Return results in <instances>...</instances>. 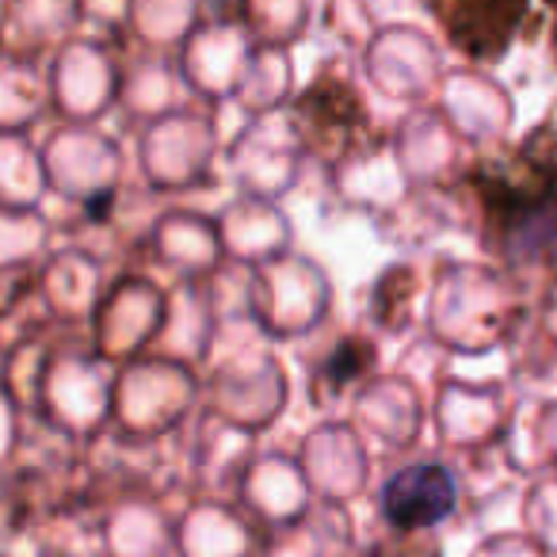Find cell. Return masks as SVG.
Here are the masks:
<instances>
[{
	"label": "cell",
	"mask_w": 557,
	"mask_h": 557,
	"mask_svg": "<svg viewBox=\"0 0 557 557\" xmlns=\"http://www.w3.org/2000/svg\"><path fill=\"white\" fill-rule=\"evenodd\" d=\"M496 245L516 263H557V161L481 187Z\"/></svg>",
	"instance_id": "obj_1"
},
{
	"label": "cell",
	"mask_w": 557,
	"mask_h": 557,
	"mask_svg": "<svg viewBox=\"0 0 557 557\" xmlns=\"http://www.w3.org/2000/svg\"><path fill=\"white\" fill-rule=\"evenodd\" d=\"M458 485L455 473L440 462H417L397 470L382 488V511L401 531H420L435 527L455 511Z\"/></svg>",
	"instance_id": "obj_2"
},
{
	"label": "cell",
	"mask_w": 557,
	"mask_h": 557,
	"mask_svg": "<svg viewBox=\"0 0 557 557\" xmlns=\"http://www.w3.org/2000/svg\"><path fill=\"white\" fill-rule=\"evenodd\" d=\"M523 4L527 0H435V12L443 16L450 39L458 47L478 58H493L519 32ZM542 4L554 16V35H557V0H542Z\"/></svg>",
	"instance_id": "obj_3"
}]
</instances>
